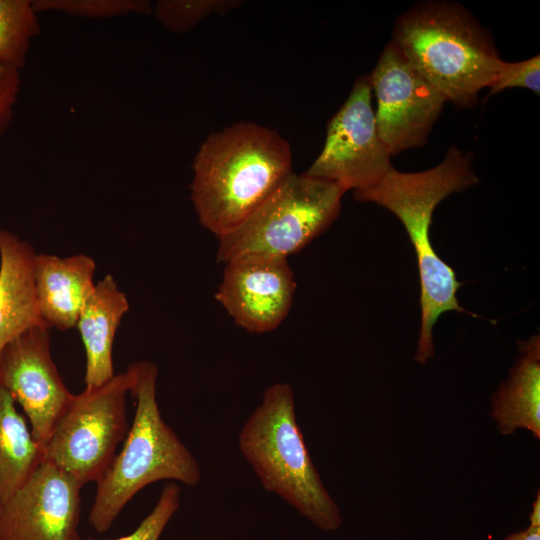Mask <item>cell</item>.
Masks as SVG:
<instances>
[{
  "mask_svg": "<svg viewBox=\"0 0 540 540\" xmlns=\"http://www.w3.org/2000/svg\"><path fill=\"white\" fill-rule=\"evenodd\" d=\"M132 381L128 366L105 383L73 395L43 448V462L64 471L82 486L97 482L128 433L126 397Z\"/></svg>",
  "mask_w": 540,
  "mask_h": 540,
  "instance_id": "52a82bcc",
  "label": "cell"
},
{
  "mask_svg": "<svg viewBox=\"0 0 540 540\" xmlns=\"http://www.w3.org/2000/svg\"><path fill=\"white\" fill-rule=\"evenodd\" d=\"M180 494L181 489L176 483H167L154 508L139 526L129 535L110 540H159L165 527L180 506Z\"/></svg>",
  "mask_w": 540,
  "mask_h": 540,
  "instance_id": "44dd1931",
  "label": "cell"
},
{
  "mask_svg": "<svg viewBox=\"0 0 540 540\" xmlns=\"http://www.w3.org/2000/svg\"><path fill=\"white\" fill-rule=\"evenodd\" d=\"M530 525L540 526V494L537 493V497L533 503L532 512L530 514Z\"/></svg>",
  "mask_w": 540,
  "mask_h": 540,
  "instance_id": "d4e9b609",
  "label": "cell"
},
{
  "mask_svg": "<svg viewBox=\"0 0 540 540\" xmlns=\"http://www.w3.org/2000/svg\"><path fill=\"white\" fill-rule=\"evenodd\" d=\"M129 366L135 415L121 451L96 482L88 520L97 532L107 531L125 505L147 485L175 480L193 487L201 480L198 461L162 418L156 393L157 365L141 360Z\"/></svg>",
  "mask_w": 540,
  "mask_h": 540,
  "instance_id": "277c9868",
  "label": "cell"
},
{
  "mask_svg": "<svg viewBox=\"0 0 540 540\" xmlns=\"http://www.w3.org/2000/svg\"><path fill=\"white\" fill-rule=\"evenodd\" d=\"M391 43L445 99L472 108L498 63L493 39L463 6L417 4L396 21Z\"/></svg>",
  "mask_w": 540,
  "mask_h": 540,
  "instance_id": "3957f363",
  "label": "cell"
},
{
  "mask_svg": "<svg viewBox=\"0 0 540 540\" xmlns=\"http://www.w3.org/2000/svg\"><path fill=\"white\" fill-rule=\"evenodd\" d=\"M472 162L471 152L452 146L444 160L431 169L406 173L393 167L373 187L354 192L356 200L376 203L396 215L415 249L421 288V328L415 360L420 364L434 356L432 331L441 314H471L459 304L457 291L463 284L434 251L429 230L433 212L443 199L479 183Z\"/></svg>",
  "mask_w": 540,
  "mask_h": 540,
  "instance_id": "7a4b0ae2",
  "label": "cell"
},
{
  "mask_svg": "<svg viewBox=\"0 0 540 540\" xmlns=\"http://www.w3.org/2000/svg\"><path fill=\"white\" fill-rule=\"evenodd\" d=\"M291 172L289 143L272 129L237 122L209 134L194 157L190 185L199 223L219 239Z\"/></svg>",
  "mask_w": 540,
  "mask_h": 540,
  "instance_id": "6da1fadb",
  "label": "cell"
},
{
  "mask_svg": "<svg viewBox=\"0 0 540 540\" xmlns=\"http://www.w3.org/2000/svg\"><path fill=\"white\" fill-rule=\"evenodd\" d=\"M96 263L85 254L58 257L36 253L33 277L36 299L45 324L58 330L76 326L79 314L94 290Z\"/></svg>",
  "mask_w": 540,
  "mask_h": 540,
  "instance_id": "4fadbf2b",
  "label": "cell"
},
{
  "mask_svg": "<svg viewBox=\"0 0 540 540\" xmlns=\"http://www.w3.org/2000/svg\"><path fill=\"white\" fill-rule=\"evenodd\" d=\"M73 477L42 462L0 504V540H80V490Z\"/></svg>",
  "mask_w": 540,
  "mask_h": 540,
  "instance_id": "8fae6325",
  "label": "cell"
},
{
  "mask_svg": "<svg viewBox=\"0 0 540 540\" xmlns=\"http://www.w3.org/2000/svg\"><path fill=\"white\" fill-rule=\"evenodd\" d=\"M521 87L540 92V57L533 56L520 62L499 61L494 78L489 85L487 97L495 95L504 89Z\"/></svg>",
  "mask_w": 540,
  "mask_h": 540,
  "instance_id": "7402d4cb",
  "label": "cell"
},
{
  "mask_svg": "<svg viewBox=\"0 0 540 540\" xmlns=\"http://www.w3.org/2000/svg\"><path fill=\"white\" fill-rule=\"evenodd\" d=\"M242 3L240 0H159L153 4L152 13L165 29L181 34L210 15H226Z\"/></svg>",
  "mask_w": 540,
  "mask_h": 540,
  "instance_id": "d6986e66",
  "label": "cell"
},
{
  "mask_svg": "<svg viewBox=\"0 0 540 540\" xmlns=\"http://www.w3.org/2000/svg\"><path fill=\"white\" fill-rule=\"evenodd\" d=\"M371 100L369 76H361L327 123L322 151L303 174L336 182L345 191L354 192L383 179L393 168L392 156L379 136Z\"/></svg>",
  "mask_w": 540,
  "mask_h": 540,
  "instance_id": "ba28073f",
  "label": "cell"
},
{
  "mask_svg": "<svg viewBox=\"0 0 540 540\" xmlns=\"http://www.w3.org/2000/svg\"><path fill=\"white\" fill-rule=\"evenodd\" d=\"M129 310L126 294L110 274L95 284L76 326L86 355L85 388L99 386L114 373L112 350L122 318Z\"/></svg>",
  "mask_w": 540,
  "mask_h": 540,
  "instance_id": "9a60e30c",
  "label": "cell"
},
{
  "mask_svg": "<svg viewBox=\"0 0 540 540\" xmlns=\"http://www.w3.org/2000/svg\"><path fill=\"white\" fill-rule=\"evenodd\" d=\"M238 447L265 490L319 529H339L340 509L313 464L290 384L277 382L265 389L261 403L243 424Z\"/></svg>",
  "mask_w": 540,
  "mask_h": 540,
  "instance_id": "5b68a950",
  "label": "cell"
},
{
  "mask_svg": "<svg viewBox=\"0 0 540 540\" xmlns=\"http://www.w3.org/2000/svg\"><path fill=\"white\" fill-rule=\"evenodd\" d=\"M21 90L20 70L0 67V136L9 128Z\"/></svg>",
  "mask_w": 540,
  "mask_h": 540,
  "instance_id": "603a6c76",
  "label": "cell"
},
{
  "mask_svg": "<svg viewBox=\"0 0 540 540\" xmlns=\"http://www.w3.org/2000/svg\"><path fill=\"white\" fill-rule=\"evenodd\" d=\"M224 264L215 298L235 324L253 334L279 327L291 310L296 291L288 260L251 254Z\"/></svg>",
  "mask_w": 540,
  "mask_h": 540,
  "instance_id": "7c38bea8",
  "label": "cell"
},
{
  "mask_svg": "<svg viewBox=\"0 0 540 540\" xmlns=\"http://www.w3.org/2000/svg\"><path fill=\"white\" fill-rule=\"evenodd\" d=\"M35 11L104 19L131 14L148 15L153 4L147 0H32Z\"/></svg>",
  "mask_w": 540,
  "mask_h": 540,
  "instance_id": "ffe728a7",
  "label": "cell"
},
{
  "mask_svg": "<svg viewBox=\"0 0 540 540\" xmlns=\"http://www.w3.org/2000/svg\"><path fill=\"white\" fill-rule=\"evenodd\" d=\"M369 76L379 136L391 156L422 147L446 99L390 42Z\"/></svg>",
  "mask_w": 540,
  "mask_h": 540,
  "instance_id": "9c48e42d",
  "label": "cell"
},
{
  "mask_svg": "<svg viewBox=\"0 0 540 540\" xmlns=\"http://www.w3.org/2000/svg\"><path fill=\"white\" fill-rule=\"evenodd\" d=\"M40 30L32 0H0V67L21 70Z\"/></svg>",
  "mask_w": 540,
  "mask_h": 540,
  "instance_id": "ac0fdd59",
  "label": "cell"
},
{
  "mask_svg": "<svg viewBox=\"0 0 540 540\" xmlns=\"http://www.w3.org/2000/svg\"><path fill=\"white\" fill-rule=\"evenodd\" d=\"M35 254L26 240L0 228V354L26 330L47 326L36 299L33 277Z\"/></svg>",
  "mask_w": 540,
  "mask_h": 540,
  "instance_id": "5bb4252c",
  "label": "cell"
},
{
  "mask_svg": "<svg viewBox=\"0 0 540 540\" xmlns=\"http://www.w3.org/2000/svg\"><path fill=\"white\" fill-rule=\"evenodd\" d=\"M505 540H540V526L529 525L522 531L510 534Z\"/></svg>",
  "mask_w": 540,
  "mask_h": 540,
  "instance_id": "cb8c5ba5",
  "label": "cell"
},
{
  "mask_svg": "<svg viewBox=\"0 0 540 540\" xmlns=\"http://www.w3.org/2000/svg\"><path fill=\"white\" fill-rule=\"evenodd\" d=\"M519 357L491 398L492 417L503 435L517 429L540 439V337L518 341Z\"/></svg>",
  "mask_w": 540,
  "mask_h": 540,
  "instance_id": "2e32d148",
  "label": "cell"
},
{
  "mask_svg": "<svg viewBox=\"0 0 540 540\" xmlns=\"http://www.w3.org/2000/svg\"><path fill=\"white\" fill-rule=\"evenodd\" d=\"M49 329L35 326L26 330L0 354V384L23 409L42 449L74 395L53 361Z\"/></svg>",
  "mask_w": 540,
  "mask_h": 540,
  "instance_id": "30bf717a",
  "label": "cell"
},
{
  "mask_svg": "<svg viewBox=\"0 0 540 540\" xmlns=\"http://www.w3.org/2000/svg\"><path fill=\"white\" fill-rule=\"evenodd\" d=\"M345 192L336 182L292 171L240 225L218 239L217 261L251 254L288 259L336 220Z\"/></svg>",
  "mask_w": 540,
  "mask_h": 540,
  "instance_id": "8992f818",
  "label": "cell"
},
{
  "mask_svg": "<svg viewBox=\"0 0 540 540\" xmlns=\"http://www.w3.org/2000/svg\"><path fill=\"white\" fill-rule=\"evenodd\" d=\"M16 405L0 384V504L30 477L44 459L43 449Z\"/></svg>",
  "mask_w": 540,
  "mask_h": 540,
  "instance_id": "e0dca14e",
  "label": "cell"
}]
</instances>
